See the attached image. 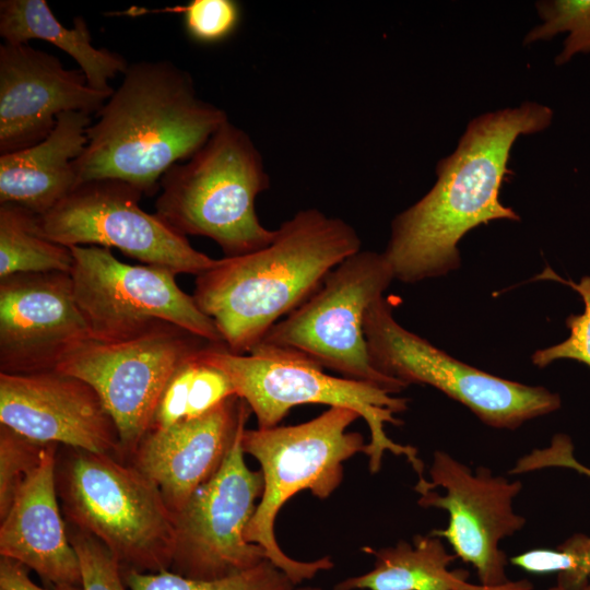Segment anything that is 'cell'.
<instances>
[{
    "label": "cell",
    "mask_w": 590,
    "mask_h": 590,
    "mask_svg": "<svg viewBox=\"0 0 590 590\" xmlns=\"http://www.w3.org/2000/svg\"><path fill=\"white\" fill-rule=\"evenodd\" d=\"M362 551L375 557L371 570L343 579L333 590H508L515 585L511 580L498 587L469 582L467 570L449 569L457 556L430 533L415 535L412 544L400 540L393 546Z\"/></svg>",
    "instance_id": "cell-21"
},
{
    "label": "cell",
    "mask_w": 590,
    "mask_h": 590,
    "mask_svg": "<svg viewBox=\"0 0 590 590\" xmlns=\"http://www.w3.org/2000/svg\"><path fill=\"white\" fill-rule=\"evenodd\" d=\"M0 35L9 44H27L31 39L51 43L76 61L88 85L99 92L113 93L109 81L129 66L121 55L92 45L82 16L74 19L72 27H64L45 0H1Z\"/></svg>",
    "instance_id": "cell-22"
},
{
    "label": "cell",
    "mask_w": 590,
    "mask_h": 590,
    "mask_svg": "<svg viewBox=\"0 0 590 590\" xmlns=\"http://www.w3.org/2000/svg\"><path fill=\"white\" fill-rule=\"evenodd\" d=\"M250 414L246 401L233 396L202 416L151 428L130 463L158 487L176 515L219 471Z\"/></svg>",
    "instance_id": "cell-18"
},
{
    "label": "cell",
    "mask_w": 590,
    "mask_h": 590,
    "mask_svg": "<svg viewBox=\"0 0 590 590\" xmlns=\"http://www.w3.org/2000/svg\"><path fill=\"white\" fill-rule=\"evenodd\" d=\"M508 590H533V585L527 579L516 580L515 585Z\"/></svg>",
    "instance_id": "cell-34"
},
{
    "label": "cell",
    "mask_w": 590,
    "mask_h": 590,
    "mask_svg": "<svg viewBox=\"0 0 590 590\" xmlns=\"http://www.w3.org/2000/svg\"><path fill=\"white\" fill-rule=\"evenodd\" d=\"M0 590H3V589L0 588Z\"/></svg>",
    "instance_id": "cell-37"
},
{
    "label": "cell",
    "mask_w": 590,
    "mask_h": 590,
    "mask_svg": "<svg viewBox=\"0 0 590 590\" xmlns=\"http://www.w3.org/2000/svg\"><path fill=\"white\" fill-rule=\"evenodd\" d=\"M361 245L356 231L343 220L317 209L302 210L281 224L267 247L216 259L197 275L192 297L213 320L225 347L248 354Z\"/></svg>",
    "instance_id": "cell-2"
},
{
    "label": "cell",
    "mask_w": 590,
    "mask_h": 590,
    "mask_svg": "<svg viewBox=\"0 0 590 590\" xmlns=\"http://www.w3.org/2000/svg\"><path fill=\"white\" fill-rule=\"evenodd\" d=\"M542 278L562 282L574 288L582 298L585 309L582 314L570 315L566 319L569 329L568 338L553 346L535 351L531 361L533 365L543 368L557 359H575L590 367V274L579 282L564 280L547 269Z\"/></svg>",
    "instance_id": "cell-28"
},
{
    "label": "cell",
    "mask_w": 590,
    "mask_h": 590,
    "mask_svg": "<svg viewBox=\"0 0 590 590\" xmlns=\"http://www.w3.org/2000/svg\"><path fill=\"white\" fill-rule=\"evenodd\" d=\"M199 352L187 361L188 380L185 420L202 416L226 399L236 396L234 386L227 375L217 367L202 361Z\"/></svg>",
    "instance_id": "cell-30"
},
{
    "label": "cell",
    "mask_w": 590,
    "mask_h": 590,
    "mask_svg": "<svg viewBox=\"0 0 590 590\" xmlns=\"http://www.w3.org/2000/svg\"><path fill=\"white\" fill-rule=\"evenodd\" d=\"M553 110L535 102L481 115L468 125L457 149L436 167L437 180L398 214L382 252L404 283L447 275L461 264L458 243L494 220L518 221L499 201L510 150L520 135L550 127Z\"/></svg>",
    "instance_id": "cell-1"
},
{
    "label": "cell",
    "mask_w": 590,
    "mask_h": 590,
    "mask_svg": "<svg viewBox=\"0 0 590 590\" xmlns=\"http://www.w3.org/2000/svg\"><path fill=\"white\" fill-rule=\"evenodd\" d=\"M69 247L47 238L38 215L11 203L0 204V279L23 273H70Z\"/></svg>",
    "instance_id": "cell-23"
},
{
    "label": "cell",
    "mask_w": 590,
    "mask_h": 590,
    "mask_svg": "<svg viewBox=\"0 0 590 590\" xmlns=\"http://www.w3.org/2000/svg\"><path fill=\"white\" fill-rule=\"evenodd\" d=\"M364 332L371 364L379 373L405 386H432L491 427L516 429L560 408L557 393L477 369L409 331L394 319L393 304L384 296L368 307Z\"/></svg>",
    "instance_id": "cell-9"
},
{
    "label": "cell",
    "mask_w": 590,
    "mask_h": 590,
    "mask_svg": "<svg viewBox=\"0 0 590 590\" xmlns=\"http://www.w3.org/2000/svg\"><path fill=\"white\" fill-rule=\"evenodd\" d=\"M142 196L137 187L119 179L84 181L38 215L39 227L47 238L69 248H117L143 264L174 274L197 276L212 268L216 259L198 251L186 236L140 208Z\"/></svg>",
    "instance_id": "cell-12"
},
{
    "label": "cell",
    "mask_w": 590,
    "mask_h": 590,
    "mask_svg": "<svg viewBox=\"0 0 590 590\" xmlns=\"http://www.w3.org/2000/svg\"><path fill=\"white\" fill-rule=\"evenodd\" d=\"M68 533L80 560L83 590H129L119 564L101 542L74 528Z\"/></svg>",
    "instance_id": "cell-29"
},
{
    "label": "cell",
    "mask_w": 590,
    "mask_h": 590,
    "mask_svg": "<svg viewBox=\"0 0 590 590\" xmlns=\"http://www.w3.org/2000/svg\"><path fill=\"white\" fill-rule=\"evenodd\" d=\"M161 11L181 13L187 34L201 44L225 40L237 30L241 17L240 4L235 0H192Z\"/></svg>",
    "instance_id": "cell-27"
},
{
    "label": "cell",
    "mask_w": 590,
    "mask_h": 590,
    "mask_svg": "<svg viewBox=\"0 0 590 590\" xmlns=\"http://www.w3.org/2000/svg\"><path fill=\"white\" fill-rule=\"evenodd\" d=\"M202 361L224 371L237 397L246 401L258 428L278 426L292 408L324 404L351 409L365 420L369 441L365 453L370 473H377L386 451L404 457L420 480L424 463L411 445L393 441L386 425L400 426L398 414L408 409V399L363 381L332 376L310 358L288 350L258 344L248 354L231 353L224 345L208 344L199 352Z\"/></svg>",
    "instance_id": "cell-4"
},
{
    "label": "cell",
    "mask_w": 590,
    "mask_h": 590,
    "mask_svg": "<svg viewBox=\"0 0 590 590\" xmlns=\"http://www.w3.org/2000/svg\"><path fill=\"white\" fill-rule=\"evenodd\" d=\"M111 94L92 88L80 69H66L51 54L28 43H4L0 46V153L39 143L63 113L97 114Z\"/></svg>",
    "instance_id": "cell-17"
},
{
    "label": "cell",
    "mask_w": 590,
    "mask_h": 590,
    "mask_svg": "<svg viewBox=\"0 0 590 590\" xmlns=\"http://www.w3.org/2000/svg\"><path fill=\"white\" fill-rule=\"evenodd\" d=\"M46 445L0 424V519L10 509L21 485L40 463Z\"/></svg>",
    "instance_id": "cell-26"
},
{
    "label": "cell",
    "mask_w": 590,
    "mask_h": 590,
    "mask_svg": "<svg viewBox=\"0 0 590 590\" xmlns=\"http://www.w3.org/2000/svg\"><path fill=\"white\" fill-rule=\"evenodd\" d=\"M510 564L530 574H570L575 567L568 553L556 548H533L509 558Z\"/></svg>",
    "instance_id": "cell-32"
},
{
    "label": "cell",
    "mask_w": 590,
    "mask_h": 590,
    "mask_svg": "<svg viewBox=\"0 0 590 590\" xmlns=\"http://www.w3.org/2000/svg\"><path fill=\"white\" fill-rule=\"evenodd\" d=\"M208 344L182 328L161 322L130 338H90L71 350L55 370L78 377L96 391L116 425L120 457L131 458L151 429L174 373Z\"/></svg>",
    "instance_id": "cell-10"
},
{
    "label": "cell",
    "mask_w": 590,
    "mask_h": 590,
    "mask_svg": "<svg viewBox=\"0 0 590 590\" xmlns=\"http://www.w3.org/2000/svg\"><path fill=\"white\" fill-rule=\"evenodd\" d=\"M542 24L532 28L524 44L553 38L566 33L556 64L562 66L576 55L590 52V0H548L536 4Z\"/></svg>",
    "instance_id": "cell-25"
},
{
    "label": "cell",
    "mask_w": 590,
    "mask_h": 590,
    "mask_svg": "<svg viewBox=\"0 0 590 590\" xmlns=\"http://www.w3.org/2000/svg\"><path fill=\"white\" fill-rule=\"evenodd\" d=\"M243 425L219 471L174 515L176 546L170 570L212 580L250 569L267 559L264 550L245 538L261 498L260 470L245 461Z\"/></svg>",
    "instance_id": "cell-13"
},
{
    "label": "cell",
    "mask_w": 590,
    "mask_h": 590,
    "mask_svg": "<svg viewBox=\"0 0 590 590\" xmlns=\"http://www.w3.org/2000/svg\"><path fill=\"white\" fill-rule=\"evenodd\" d=\"M0 424L37 442L120 457L116 425L96 391L56 370L0 373Z\"/></svg>",
    "instance_id": "cell-16"
},
{
    "label": "cell",
    "mask_w": 590,
    "mask_h": 590,
    "mask_svg": "<svg viewBox=\"0 0 590 590\" xmlns=\"http://www.w3.org/2000/svg\"><path fill=\"white\" fill-rule=\"evenodd\" d=\"M91 338L70 273H23L0 279V373L55 370Z\"/></svg>",
    "instance_id": "cell-15"
},
{
    "label": "cell",
    "mask_w": 590,
    "mask_h": 590,
    "mask_svg": "<svg viewBox=\"0 0 590 590\" xmlns=\"http://www.w3.org/2000/svg\"><path fill=\"white\" fill-rule=\"evenodd\" d=\"M566 467L590 476V469L581 464L575 456L568 460ZM557 547L568 553L575 564L570 574L557 578V586L565 590H581L590 578V536L576 533Z\"/></svg>",
    "instance_id": "cell-31"
},
{
    "label": "cell",
    "mask_w": 590,
    "mask_h": 590,
    "mask_svg": "<svg viewBox=\"0 0 590 590\" xmlns=\"http://www.w3.org/2000/svg\"><path fill=\"white\" fill-rule=\"evenodd\" d=\"M291 590H322L318 587H296L294 586Z\"/></svg>",
    "instance_id": "cell-36"
},
{
    "label": "cell",
    "mask_w": 590,
    "mask_h": 590,
    "mask_svg": "<svg viewBox=\"0 0 590 590\" xmlns=\"http://www.w3.org/2000/svg\"><path fill=\"white\" fill-rule=\"evenodd\" d=\"M122 75L87 128V143L74 161L78 185L113 178L151 196L162 176L228 118L200 98L191 75L169 60L138 61Z\"/></svg>",
    "instance_id": "cell-3"
},
{
    "label": "cell",
    "mask_w": 590,
    "mask_h": 590,
    "mask_svg": "<svg viewBox=\"0 0 590 590\" xmlns=\"http://www.w3.org/2000/svg\"><path fill=\"white\" fill-rule=\"evenodd\" d=\"M76 450L56 471L71 526L101 542L121 571L170 570L175 518L158 487L115 456Z\"/></svg>",
    "instance_id": "cell-7"
},
{
    "label": "cell",
    "mask_w": 590,
    "mask_h": 590,
    "mask_svg": "<svg viewBox=\"0 0 590 590\" xmlns=\"http://www.w3.org/2000/svg\"><path fill=\"white\" fill-rule=\"evenodd\" d=\"M91 115L68 111L39 143L0 155V204L43 215L78 185L74 161L87 143Z\"/></svg>",
    "instance_id": "cell-20"
},
{
    "label": "cell",
    "mask_w": 590,
    "mask_h": 590,
    "mask_svg": "<svg viewBox=\"0 0 590 590\" xmlns=\"http://www.w3.org/2000/svg\"><path fill=\"white\" fill-rule=\"evenodd\" d=\"M56 445L19 488L1 519L0 554L35 571L46 585H81L80 560L58 504Z\"/></svg>",
    "instance_id": "cell-19"
},
{
    "label": "cell",
    "mask_w": 590,
    "mask_h": 590,
    "mask_svg": "<svg viewBox=\"0 0 590 590\" xmlns=\"http://www.w3.org/2000/svg\"><path fill=\"white\" fill-rule=\"evenodd\" d=\"M269 185L250 137L226 120L190 158L162 176L155 214L184 236L211 238L225 257L246 255L270 245L276 234L255 210Z\"/></svg>",
    "instance_id": "cell-5"
},
{
    "label": "cell",
    "mask_w": 590,
    "mask_h": 590,
    "mask_svg": "<svg viewBox=\"0 0 590 590\" xmlns=\"http://www.w3.org/2000/svg\"><path fill=\"white\" fill-rule=\"evenodd\" d=\"M70 249L73 294L92 339L130 338L168 322L224 345L213 320L177 285L172 271L121 262L99 246Z\"/></svg>",
    "instance_id": "cell-11"
},
{
    "label": "cell",
    "mask_w": 590,
    "mask_h": 590,
    "mask_svg": "<svg viewBox=\"0 0 590 590\" xmlns=\"http://www.w3.org/2000/svg\"><path fill=\"white\" fill-rule=\"evenodd\" d=\"M547 590H565V589L556 585ZM581 590H590V578H589L588 583Z\"/></svg>",
    "instance_id": "cell-35"
},
{
    "label": "cell",
    "mask_w": 590,
    "mask_h": 590,
    "mask_svg": "<svg viewBox=\"0 0 590 590\" xmlns=\"http://www.w3.org/2000/svg\"><path fill=\"white\" fill-rule=\"evenodd\" d=\"M359 417L346 408L332 406L307 422L245 429L241 447L260 464L264 486L245 538L260 545L267 559L287 575L297 586L318 573L332 569L329 556L315 560L292 558L279 545L274 524L283 505L302 491L315 497H330L343 481V462L366 444L361 433L347 428Z\"/></svg>",
    "instance_id": "cell-6"
},
{
    "label": "cell",
    "mask_w": 590,
    "mask_h": 590,
    "mask_svg": "<svg viewBox=\"0 0 590 590\" xmlns=\"http://www.w3.org/2000/svg\"><path fill=\"white\" fill-rule=\"evenodd\" d=\"M0 588L3 590H83L81 585H60L51 588L37 586L28 576V569L22 564L1 557Z\"/></svg>",
    "instance_id": "cell-33"
},
{
    "label": "cell",
    "mask_w": 590,
    "mask_h": 590,
    "mask_svg": "<svg viewBox=\"0 0 590 590\" xmlns=\"http://www.w3.org/2000/svg\"><path fill=\"white\" fill-rule=\"evenodd\" d=\"M121 573L129 590H291L295 586L268 559L245 571L212 580L188 578L172 570Z\"/></svg>",
    "instance_id": "cell-24"
},
{
    "label": "cell",
    "mask_w": 590,
    "mask_h": 590,
    "mask_svg": "<svg viewBox=\"0 0 590 590\" xmlns=\"http://www.w3.org/2000/svg\"><path fill=\"white\" fill-rule=\"evenodd\" d=\"M392 280L382 252L361 249L339 263L260 343L297 352L341 377L397 394L408 386L373 366L364 332L368 307L384 296Z\"/></svg>",
    "instance_id": "cell-8"
},
{
    "label": "cell",
    "mask_w": 590,
    "mask_h": 590,
    "mask_svg": "<svg viewBox=\"0 0 590 590\" xmlns=\"http://www.w3.org/2000/svg\"><path fill=\"white\" fill-rule=\"evenodd\" d=\"M429 481H417L421 507L444 509L448 526L429 532L447 540L455 555L474 567L480 583L498 587L507 578L506 553L499 542L526 524V518L514 511L512 502L522 489L520 481L494 475L479 467L473 473L446 451L436 450L428 470Z\"/></svg>",
    "instance_id": "cell-14"
}]
</instances>
